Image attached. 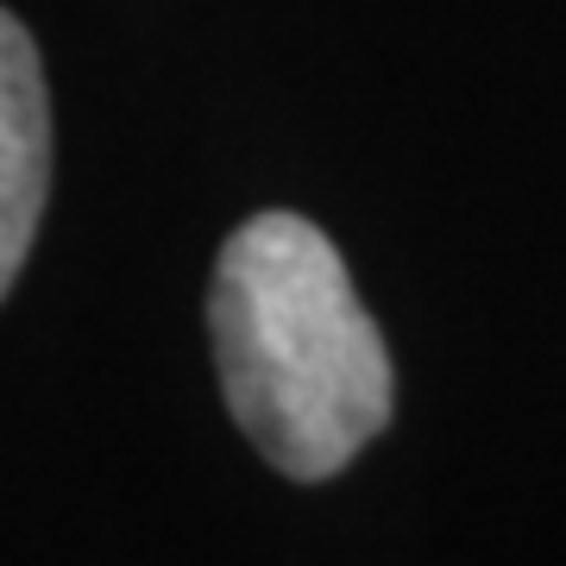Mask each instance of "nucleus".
I'll use <instances>...</instances> for the list:
<instances>
[{"label":"nucleus","mask_w":566,"mask_h":566,"mask_svg":"<svg viewBox=\"0 0 566 566\" xmlns=\"http://www.w3.org/2000/svg\"><path fill=\"white\" fill-rule=\"evenodd\" d=\"M208 334L245 441L283 479H334L390 422V353L315 221L264 208L214 259Z\"/></svg>","instance_id":"nucleus-1"},{"label":"nucleus","mask_w":566,"mask_h":566,"mask_svg":"<svg viewBox=\"0 0 566 566\" xmlns=\"http://www.w3.org/2000/svg\"><path fill=\"white\" fill-rule=\"evenodd\" d=\"M51 196V95L39 44L0 7V296L25 271Z\"/></svg>","instance_id":"nucleus-2"}]
</instances>
